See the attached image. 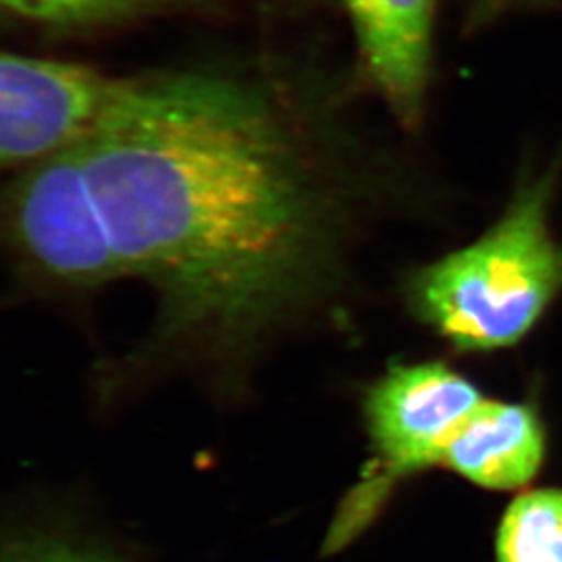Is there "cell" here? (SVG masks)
I'll return each instance as SVG.
<instances>
[{
  "label": "cell",
  "mask_w": 562,
  "mask_h": 562,
  "mask_svg": "<svg viewBox=\"0 0 562 562\" xmlns=\"http://www.w3.org/2000/svg\"><path fill=\"white\" fill-rule=\"evenodd\" d=\"M364 80L406 130L422 125L434 74L438 0H340Z\"/></svg>",
  "instance_id": "obj_5"
},
{
  "label": "cell",
  "mask_w": 562,
  "mask_h": 562,
  "mask_svg": "<svg viewBox=\"0 0 562 562\" xmlns=\"http://www.w3.org/2000/svg\"><path fill=\"white\" fill-rule=\"evenodd\" d=\"M344 142L255 81L121 80L80 142L0 194V252L36 294L153 292V325L106 390L190 373L238 396L262 352L340 290L371 183Z\"/></svg>",
  "instance_id": "obj_1"
},
{
  "label": "cell",
  "mask_w": 562,
  "mask_h": 562,
  "mask_svg": "<svg viewBox=\"0 0 562 562\" xmlns=\"http://www.w3.org/2000/svg\"><path fill=\"white\" fill-rule=\"evenodd\" d=\"M494 562H562V485L529 487L506 504Z\"/></svg>",
  "instance_id": "obj_8"
},
{
  "label": "cell",
  "mask_w": 562,
  "mask_h": 562,
  "mask_svg": "<svg viewBox=\"0 0 562 562\" xmlns=\"http://www.w3.org/2000/svg\"><path fill=\"white\" fill-rule=\"evenodd\" d=\"M120 81L76 63L0 50V169H23L81 140Z\"/></svg>",
  "instance_id": "obj_4"
},
{
  "label": "cell",
  "mask_w": 562,
  "mask_h": 562,
  "mask_svg": "<svg viewBox=\"0 0 562 562\" xmlns=\"http://www.w3.org/2000/svg\"><path fill=\"white\" fill-rule=\"evenodd\" d=\"M550 434L533 398H483L448 443L442 467L485 492H525L542 475Z\"/></svg>",
  "instance_id": "obj_6"
},
{
  "label": "cell",
  "mask_w": 562,
  "mask_h": 562,
  "mask_svg": "<svg viewBox=\"0 0 562 562\" xmlns=\"http://www.w3.org/2000/svg\"><path fill=\"white\" fill-rule=\"evenodd\" d=\"M561 159L525 173L503 215L475 240L406 273L408 313L459 355L521 346L562 296L552 229Z\"/></svg>",
  "instance_id": "obj_2"
},
{
  "label": "cell",
  "mask_w": 562,
  "mask_h": 562,
  "mask_svg": "<svg viewBox=\"0 0 562 562\" xmlns=\"http://www.w3.org/2000/svg\"><path fill=\"white\" fill-rule=\"evenodd\" d=\"M169 0H0V9L30 20L90 25L153 13Z\"/></svg>",
  "instance_id": "obj_9"
},
{
  "label": "cell",
  "mask_w": 562,
  "mask_h": 562,
  "mask_svg": "<svg viewBox=\"0 0 562 562\" xmlns=\"http://www.w3.org/2000/svg\"><path fill=\"white\" fill-rule=\"evenodd\" d=\"M0 562H130L71 508L53 503L0 508Z\"/></svg>",
  "instance_id": "obj_7"
},
{
  "label": "cell",
  "mask_w": 562,
  "mask_h": 562,
  "mask_svg": "<svg viewBox=\"0 0 562 562\" xmlns=\"http://www.w3.org/2000/svg\"><path fill=\"white\" fill-rule=\"evenodd\" d=\"M483 398L477 383L443 361L394 362L369 383L361 398L369 461L331 517L323 557L359 542L404 483L440 469L452 436Z\"/></svg>",
  "instance_id": "obj_3"
},
{
  "label": "cell",
  "mask_w": 562,
  "mask_h": 562,
  "mask_svg": "<svg viewBox=\"0 0 562 562\" xmlns=\"http://www.w3.org/2000/svg\"><path fill=\"white\" fill-rule=\"evenodd\" d=\"M557 0H462V25L467 32H482L510 18L552 9Z\"/></svg>",
  "instance_id": "obj_10"
}]
</instances>
